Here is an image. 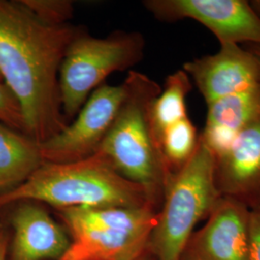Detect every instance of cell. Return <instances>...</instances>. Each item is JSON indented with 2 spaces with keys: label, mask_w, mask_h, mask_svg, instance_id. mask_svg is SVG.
Listing matches in <instances>:
<instances>
[{
  "label": "cell",
  "mask_w": 260,
  "mask_h": 260,
  "mask_svg": "<svg viewBox=\"0 0 260 260\" xmlns=\"http://www.w3.org/2000/svg\"><path fill=\"white\" fill-rule=\"evenodd\" d=\"M81 30L40 19L23 1L0 0V77L19 102L27 135L41 144L68 125L59 73Z\"/></svg>",
  "instance_id": "obj_1"
},
{
  "label": "cell",
  "mask_w": 260,
  "mask_h": 260,
  "mask_svg": "<svg viewBox=\"0 0 260 260\" xmlns=\"http://www.w3.org/2000/svg\"><path fill=\"white\" fill-rule=\"evenodd\" d=\"M125 98L95 152L123 177L142 186L158 210L175 173L163 155L151 125V105L162 88L148 75L130 71Z\"/></svg>",
  "instance_id": "obj_2"
},
{
  "label": "cell",
  "mask_w": 260,
  "mask_h": 260,
  "mask_svg": "<svg viewBox=\"0 0 260 260\" xmlns=\"http://www.w3.org/2000/svg\"><path fill=\"white\" fill-rule=\"evenodd\" d=\"M21 202L56 209L153 205L142 186L121 176L98 152L75 162L44 163L25 182L0 196V210Z\"/></svg>",
  "instance_id": "obj_3"
},
{
  "label": "cell",
  "mask_w": 260,
  "mask_h": 260,
  "mask_svg": "<svg viewBox=\"0 0 260 260\" xmlns=\"http://www.w3.org/2000/svg\"><path fill=\"white\" fill-rule=\"evenodd\" d=\"M72 236L59 260H137L149 252L157 223L153 205L57 209Z\"/></svg>",
  "instance_id": "obj_4"
},
{
  "label": "cell",
  "mask_w": 260,
  "mask_h": 260,
  "mask_svg": "<svg viewBox=\"0 0 260 260\" xmlns=\"http://www.w3.org/2000/svg\"><path fill=\"white\" fill-rule=\"evenodd\" d=\"M220 198L215 156L200 136L194 155L172 178L158 210L149 247L154 260H181L197 224L206 220Z\"/></svg>",
  "instance_id": "obj_5"
},
{
  "label": "cell",
  "mask_w": 260,
  "mask_h": 260,
  "mask_svg": "<svg viewBox=\"0 0 260 260\" xmlns=\"http://www.w3.org/2000/svg\"><path fill=\"white\" fill-rule=\"evenodd\" d=\"M144 47V39L137 33L100 39L81 32L75 38L59 73L60 100L66 119L78 114L108 75L138 63L143 58Z\"/></svg>",
  "instance_id": "obj_6"
},
{
  "label": "cell",
  "mask_w": 260,
  "mask_h": 260,
  "mask_svg": "<svg viewBox=\"0 0 260 260\" xmlns=\"http://www.w3.org/2000/svg\"><path fill=\"white\" fill-rule=\"evenodd\" d=\"M125 98V88L101 85L90 94L71 124L40 144L44 163H69L95 153Z\"/></svg>",
  "instance_id": "obj_7"
},
{
  "label": "cell",
  "mask_w": 260,
  "mask_h": 260,
  "mask_svg": "<svg viewBox=\"0 0 260 260\" xmlns=\"http://www.w3.org/2000/svg\"><path fill=\"white\" fill-rule=\"evenodd\" d=\"M144 5L159 20L191 19L209 29L220 45L260 46V18L244 0H149Z\"/></svg>",
  "instance_id": "obj_8"
},
{
  "label": "cell",
  "mask_w": 260,
  "mask_h": 260,
  "mask_svg": "<svg viewBox=\"0 0 260 260\" xmlns=\"http://www.w3.org/2000/svg\"><path fill=\"white\" fill-rule=\"evenodd\" d=\"M251 210L221 197L186 245L181 260H249Z\"/></svg>",
  "instance_id": "obj_9"
},
{
  "label": "cell",
  "mask_w": 260,
  "mask_h": 260,
  "mask_svg": "<svg viewBox=\"0 0 260 260\" xmlns=\"http://www.w3.org/2000/svg\"><path fill=\"white\" fill-rule=\"evenodd\" d=\"M192 78L208 105L260 84L255 57L238 45H223L213 55L196 58L182 69Z\"/></svg>",
  "instance_id": "obj_10"
},
{
  "label": "cell",
  "mask_w": 260,
  "mask_h": 260,
  "mask_svg": "<svg viewBox=\"0 0 260 260\" xmlns=\"http://www.w3.org/2000/svg\"><path fill=\"white\" fill-rule=\"evenodd\" d=\"M215 180L221 197L260 209V117L215 157Z\"/></svg>",
  "instance_id": "obj_11"
},
{
  "label": "cell",
  "mask_w": 260,
  "mask_h": 260,
  "mask_svg": "<svg viewBox=\"0 0 260 260\" xmlns=\"http://www.w3.org/2000/svg\"><path fill=\"white\" fill-rule=\"evenodd\" d=\"M10 217L14 237L10 260H59L71 240L63 228L33 202H21Z\"/></svg>",
  "instance_id": "obj_12"
},
{
  "label": "cell",
  "mask_w": 260,
  "mask_h": 260,
  "mask_svg": "<svg viewBox=\"0 0 260 260\" xmlns=\"http://www.w3.org/2000/svg\"><path fill=\"white\" fill-rule=\"evenodd\" d=\"M260 117V84L207 105L205 129L200 135L214 156L229 149L242 130Z\"/></svg>",
  "instance_id": "obj_13"
},
{
  "label": "cell",
  "mask_w": 260,
  "mask_h": 260,
  "mask_svg": "<svg viewBox=\"0 0 260 260\" xmlns=\"http://www.w3.org/2000/svg\"><path fill=\"white\" fill-rule=\"evenodd\" d=\"M43 164L39 143L0 122V196L25 182Z\"/></svg>",
  "instance_id": "obj_14"
},
{
  "label": "cell",
  "mask_w": 260,
  "mask_h": 260,
  "mask_svg": "<svg viewBox=\"0 0 260 260\" xmlns=\"http://www.w3.org/2000/svg\"><path fill=\"white\" fill-rule=\"evenodd\" d=\"M191 90V79L183 70L168 76L164 88L154 100L150 109L151 125L159 143L164 130L188 117L186 98Z\"/></svg>",
  "instance_id": "obj_15"
},
{
  "label": "cell",
  "mask_w": 260,
  "mask_h": 260,
  "mask_svg": "<svg viewBox=\"0 0 260 260\" xmlns=\"http://www.w3.org/2000/svg\"><path fill=\"white\" fill-rule=\"evenodd\" d=\"M200 135L187 117L172 124L162 133L160 145L163 155L173 173H177L194 155Z\"/></svg>",
  "instance_id": "obj_16"
},
{
  "label": "cell",
  "mask_w": 260,
  "mask_h": 260,
  "mask_svg": "<svg viewBox=\"0 0 260 260\" xmlns=\"http://www.w3.org/2000/svg\"><path fill=\"white\" fill-rule=\"evenodd\" d=\"M0 122L27 135L20 105L9 88L0 79Z\"/></svg>",
  "instance_id": "obj_17"
},
{
  "label": "cell",
  "mask_w": 260,
  "mask_h": 260,
  "mask_svg": "<svg viewBox=\"0 0 260 260\" xmlns=\"http://www.w3.org/2000/svg\"><path fill=\"white\" fill-rule=\"evenodd\" d=\"M23 3L40 19L53 24H65L73 16V5L68 1L23 0Z\"/></svg>",
  "instance_id": "obj_18"
},
{
  "label": "cell",
  "mask_w": 260,
  "mask_h": 260,
  "mask_svg": "<svg viewBox=\"0 0 260 260\" xmlns=\"http://www.w3.org/2000/svg\"><path fill=\"white\" fill-rule=\"evenodd\" d=\"M251 242L249 260H260V209L251 210Z\"/></svg>",
  "instance_id": "obj_19"
},
{
  "label": "cell",
  "mask_w": 260,
  "mask_h": 260,
  "mask_svg": "<svg viewBox=\"0 0 260 260\" xmlns=\"http://www.w3.org/2000/svg\"><path fill=\"white\" fill-rule=\"evenodd\" d=\"M8 250V237L6 233L0 230V260H6Z\"/></svg>",
  "instance_id": "obj_20"
},
{
  "label": "cell",
  "mask_w": 260,
  "mask_h": 260,
  "mask_svg": "<svg viewBox=\"0 0 260 260\" xmlns=\"http://www.w3.org/2000/svg\"><path fill=\"white\" fill-rule=\"evenodd\" d=\"M248 50H250L253 56L255 57L260 69V46H258V45H251Z\"/></svg>",
  "instance_id": "obj_21"
},
{
  "label": "cell",
  "mask_w": 260,
  "mask_h": 260,
  "mask_svg": "<svg viewBox=\"0 0 260 260\" xmlns=\"http://www.w3.org/2000/svg\"><path fill=\"white\" fill-rule=\"evenodd\" d=\"M137 260H154V258L152 257V255L150 254V252H148L147 254H145L143 257H141V258H139V259Z\"/></svg>",
  "instance_id": "obj_22"
},
{
  "label": "cell",
  "mask_w": 260,
  "mask_h": 260,
  "mask_svg": "<svg viewBox=\"0 0 260 260\" xmlns=\"http://www.w3.org/2000/svg\"><path fill=\"white\" fill-rule=\"evenodd\" d=\"M0 79H1V77H0ZM1 80H2V79H1Z\"/></svg>",
  "instance_id": "obj_23"
}]
</instances>
